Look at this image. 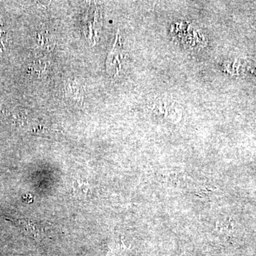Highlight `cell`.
Listing matches in <instances>:
<instances>
[{"label":"cell","instance_id":"cell-1","mask_svg":"<svg viewBox=\"0 0 256 256\" xmlns=\"http://www.w3.org/2000/svg\"><path fill=\"white\" fill-rule=\"evenodd\" d=\"M122 54L124 52H122L121 38L118 33L114 46L108 56L107 62H106L107 70L112 76L114 77L119 74L121 68V60L124 58V56Z\"/></svg>","mask_w":256,"mask_h":256},{"label":"cell","instance_id":"cell-2","mask_svg":"<svg viewBox=\"0 0 256 256\" xmlns=\"http://www.w3.org/2000/svg\"><path fill=\"white\" fill-rule=\"evenodd\" d=\"M20 227L22 230H24V233L32 236L36 237L37 235L40 233V229L37 226L36 224L30 220H18Z\"/></svg>","mask_w":256,"mask_h":256},{"label":"cell","instance_id":"cell-3","mask_svg":"<svg viewBox=\"0 0 256 256\" xmlns=\"http://www.w3.org/2000/svg\"><path fill=\"white\" fill-rule=\"evenodd\" d=\"M66 90L67 94H68L70 97L78 99V100H80V97H82L80 89L78 86L76 84V82H68V84L66 85Z\"/></svg>","mask_w":256,"mask_h":256},{"label":"cell","instance_id":"cell-4","mask_svg":"<svg viewBox=\"0 0 256 256\" xmlns=\"http://www.w3.org/2000/svg\"><path fill=\"white\" fill-rule=\"evenodd\" d=\"M88 191V185L84 182L76 181L74 184V193L77 196H85Z\"/></svg>","mask_w":256,"mask_h":256}]
</instances>
